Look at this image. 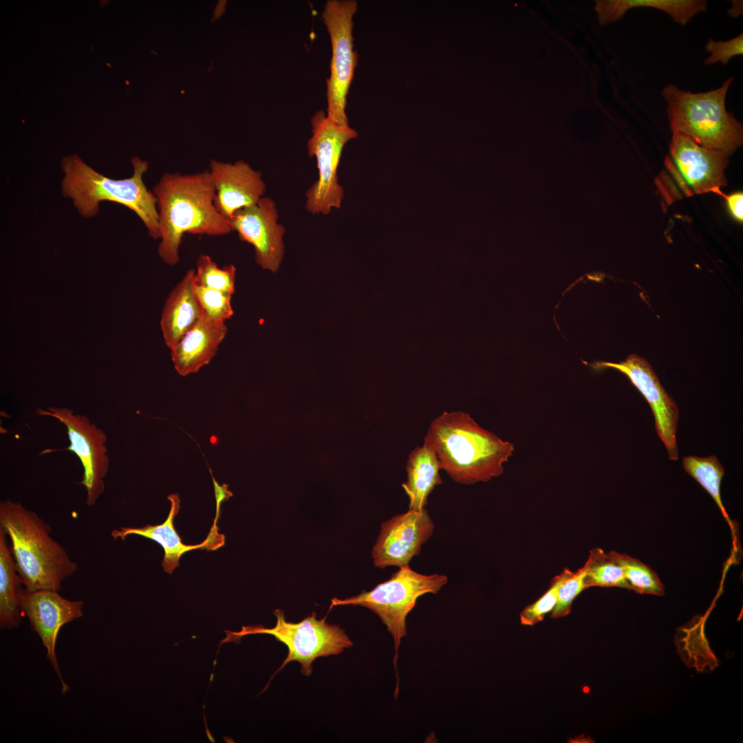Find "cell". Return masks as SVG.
<instances>
[{
    "instance_id": "cell-33",
    "label": "cell",
    "mask_w": 743,
    "mask_h": 743,
    "mask_svg": "<svg viewBox=\"0 0 743 743\" xmlns=\"http://www.w3.org/2000/svg\"><path fill=\"white\" fill-rule=\"evenodd\" d=\"M732 8L728 10V14L731 17L736 18L742 13V1H731Z\"/></svg>"
},
{
    "instance_id": "cell-13",
    "label": "cell",
    "mask_w": 743,
    "mask_h": 743,
    "mask_svg": "<svg viewBox=\"0 0 743 743\" xmlns=\"http://www.w3.org/2000/svg\"><path fill=\"white\" fill-rule=\"evenodd\" d=\"M434 524L425 508L410 510L385 521L372 549L376 567L408 565L432 535Z\"/></svg>"
},
{
    "instance_id": "cell-19",
    "label": "cell",
    "mask_w": 743,
    "mask_h": 743,
    "mask_svg": "<svg viewBox=\"0 0 743 743\" xmlns=\"http://www.w3.org/2000/svg\"><path fill=\"white\" fill-rule=\"evenodd\" d=\"M195 270L190 269L169 293L164 305L160 326L170 349L203 315L195 292Z\"/></svg>"
},
{
    "instance_id": "cell-27",
    "label": "cell",
    "mask_w": 743,
    "mask_h": 743,
    "mask_svg": "<svg viewBox=\"0 0 743 743\" xmlns=\"http://www.w3.org/2000/svg\"><path fill=\"white\" fill-rule=\"evenodd\" d=\"M195 292L202 313L213 320L225 321L233 314V294L195 284Z\"/></svg>"
},
{
    "instance_id": "cell-18",
    "label": "cell",
    "mask_w": 743,
    "mask_h": 743,
    "mask_svg": "<svg viewBox=\"0 0 743 743\" xmlns=\"http://www.w3.org/2000/svg\"><path fill=\"white\" fill-rule=\"evenodd\" d=\"M225 321L204 314L200 321L171 349L176 372L182 376L197 373L215 356L227 334Z\"/></svg>"
},
{
    "instance_id": "cell-10",
    "label": "cell",
    "mask_w": 743,
    "mask_h": 743,
    "mask_svg": "<svg viewBox=\"0 0 743 743\" xmlns=\"http://www.w3.org/2000/svg\"><path fill=\"white\" fill-rule=\"evenodd\" d=\"M36 413L54 418L65 427L69 445L65 449L73 452L80 460L83 467L80 484L86 491L85 503L89 506L94 505L105 491L104 480L109 471L105 433L86 416L75 413L67 407L39 409Z\"/></svg>"
},
{
    "instance_id": "cell-21",
    "label": "cell",
    "mask_w": 743,
    "mask_h": 743,
    "mask_svg": "<svg viewBox=\"0 0 743 743\" xmlns=\"http://www.w3.org/2000/svg\"><path fill=\"white\" fill-rule=\"evenodd\" d=\"M649 7L667 14L675 22L685 25L696 14L707 10L704 0H600L595 1L599 23L605 25L621 19L630 9Z\"/></svg>"
},
{
    "instance_id": "cell-3",
    "label": "cell",
    "mask_w": 743,
    "mask_h": 743,
    "mask_svg": "<svg viewBox=\"0 0 743 743\" xmlns=\"http://www.w3.org/2000/svg\"><path fill=\"white\" fill-rule=\"evenodd\" d=\"M0 528L10 548L22 584L28 591L61 589L62 582L77 570V564L51 535V527L21 503H0Z\"/></svg>"
},
{
    "instance_id": "cell-22",
    "label": "cell",
    "mask_w": 743,
    "mask_h": 743,
    "mask_svg": "<svg viewBox=\"0 0 743 743\" xmlns=\"http://www.w3.org/2000/svg\"><path fill=\"white\" fill-rule=\"evenodd\" d=\"M6 534L0 528V626L1 629L17 627L21 621L19 592L23 586L8 545Z\"/></svg>"
},
{
    "instance_id": "cell-28",
    "label": "cell",
    "mask_w": 743,
    "mask_h": 743,
    "mask_svg": "<svg viewBox=\"0 0 743 743\" xmlns=\"http://www.w3.org/2000/svg\"><path fill=\"white\" fill-rule=\"evenodd\" d=\"M585 573L584 566L576 572L567 568L566 576L558 590L556 605L551 612L552 618L563 617L570 612L573 601L585 589Z\"/></svg>"
},
{
    "instance_id": "cell-6",
    "label": "cell",
    "mask_w": 743,
    "mask_h": 743,
    "mask_svg": "<svg viewBox=\"0 0 743 743\" xmlns=\"http://www.w3.org/2000/svg\"><path fill=\"white\" fill-rule=\"evenodd\" d=\"M391 578L378 583L370 591L345 599L334 598L330 607L358 605L372 610L387 627L394 638V665L397 667L398 647L407 634L406 618L416 605L417 599L427 593L437 594L447 583L443 574H423L409 567L401 566Z\"/></svg>"
},
{
    "instance_id": "cell-26",
    "label": "cell",
    "mask_w": 743,
    "mask_h": 743,
    "mask_svg": "<svg viewBox=\"0 0 743 743\" xmlns=\"http://www.w3.org/2000/svg\"><path fill=\"white\" fill-rule=\"evenodd\" d=\"M235 273L236 268L233 265L221 268L209 255H202L195 270V284L233 294Z\"/></svg>"
},
{
    "instance_id": "cell-29",
    "label": "cell",
    "mask_w": 743,
    "mask_h": 743,
    "mask_svg": "<svg viewBox=\"0 0 743 743\" xmlns=\"http://www.w3.org/2000/svg\"><path fill=\"white\" fill-rule=\"evenodd\" d=\"M567 574V568L552 579L550 588L537 601L524 609L520 614V621L524 625H534L541 621L546 614L554 609L558 590Z\"/></svg>"
},
{
    "instance_id": "cell-5",
    "label": "cell",
    "mask_w": 743,
    "mask_h": 743,
    "mask_svg": "<svg viewBox=\"0 0 743 743\" xmlns=\"http://www.w3.org/2000/svg\"><path fill=\"white\" fill-rule=\"evenodd\" d=\"M734 80L706 92L692 93L669 84L661 91L667 104L672 132L684 134L708 149L731 155L742 145V124L726 110L727 91Z\"/></svg>"
},
{
    "instance_id": "cell-16",
    "label": "cell",
    "mask_w": 743,
    "mask_h": 743,
    "mask_svg": "<svg viewBox=\"0 0 743 743\" xmlns=\"http://www.w3.org/2000/svg\"><path fill=\"white\" fill-rule=\"evenodd\" d=\"M209 171L215 187V206L229 220L239 210L255 204L266 191L261 173L242 160L232 164L213 160Z\"/></svg>"
},
{
    "instance_id": "cell-30",
    "label": "cell",
    "mask_w": 743,
    "mask_h": 743,
    "mask_svg": "<svg viewBox=\"0 0 743 743\" xmlns=\"http://www.w3.org/2000/svg\"><path fill=\"white\" fill-rule=\"evenodd\" d=\"M704 49L711 54L704 60V65H713L718 62H720L724 65H727L733 56L742 55L743 34L742 33L726 41H715L709 39Z\"/></svg>"
},
{
    "instance_id": "cell-4",
    "label": "cell",
    "mask_w": 743,
    "mask_h": 743,
    "mask_svg": "<svg viewBox=\"0 0 743 743\" xmlns=\"http://www.w3.org/2000/svg\"><path fill=\"white\" fill-rule=\"evenodd\" d=\"M131 162L132 175L115 180L98 173L76 154L64 157L63 195L72 199L80 215L87 218L98 214L101 202L122 204L138 215L151 237L160 238L156 199L143 181L149 163L137 156Z\"/></svg>"
},
{
    "instance_id": "cell-17",
    "label": "cell",
    "mask_w": 743,
    "mask_h": 743,
    "mask_svg": "<svg viewBox=\"0 0 743 743\" xmlns=\"http://www.w3.org/2000/svg\"><path fill=\"white\" fill-rule=\"evenodd\" d=\"M167 499L171 502V508L164 522L156 525L147 524L139 528L122 527L120 530H113L111 536L115 539L120 538L124 541L128 535H136L157 542L164 550L162 562L163 570L171 574L180 566V559L183 554L195 549L215 550L224 545L225 537L218 532L219 528L217 526L213 525L206 539L202 543L196 545L183 543L173 524L180 508V497L177 494L173 493L169 495Z\"/></svg>"
},
{
    "instance_id": "cell-31",
    "label": "cell",
    "mask_w": 743,
    "mask_h": 743,
    "mask_svg": "<svg viewBox=\"0 0 743 743\" xmlns=\"http://www.w3.org/2000/svg\"><path fill=\"white\" fill-rule=\"evenodd\" d=\"M717 194L722 195L725 198L727 206L734 218L739 222H742L743 219V194L742 192H737L731 195H725L722 193L720 190L715 192Z\"/></svg>"
},
{
    "instance_id": "cell-12",
    "label": "cell",
    "mask_w": 743,
    "mask_h": 743,
    "mask_svg": "<svg viewBox=\"0 0 743 743\" xmlns=\"http://www.w3.org/2000/svg\"><path fill=\"white\" fill-rule=\"evenodd\" d=\"M19 601L21 611L46 649V658L56 673L65 693L69 688L60 671L55 653L56 638L62 626L83 616V601L68 600L58 591H28L24 587L20 590Z\"/></svg>"
},
{
    "instance_id": "cell-23",
    "label": "cell",
    "mask_w": 743,
    "mask_h": 743,
    "mask_svg": "<svg viewBox=\"0 0 743 743\" xmlns=\"http://www.w3.org/2000/svg\"><path fill=\"white\" fill-rule=\"evenodd\" d=\"M585 589L592 586L618 587L628 589L623 570L612 551L605 553L601 548L590 551L584 564Z\"/></svg>"
},
{
    "instance_id": "cell-14",
    "label": "cell",
    "mask_w": 743,
    "mask_h": 743,
    "mask_svg": "<svg viewBox=\"0 0 743 743\" xmlns=\"http://www.w3.org/2000/svg\"><path fill=\"white\" fill-rule=\"evenodd\" d=\"M277 219L275 203L267 197L239 210L230 219L239 239L253 246L257 263L273 272L279 269L283 255L285 229Z\"/></svg>"
},
{
    "instance_id": "cell-11",
    "label": "cell",
    "mask_w": 743,
    "mask_h": 743,
    "mask_svg": "<svg viewBox=\"0 0 743 743\" xmlns=\"http://www.w3.org/2000/svg\"><path fill=\"white\" fill-rule=\"evenodd\" d=\"M595 370L612 368L626 375L649 404L655 419L657 433L667 449L669 458L676 460L678 451L676 430L678 408L660 384L649 363L643 358L631 354L619 363L598 361L590 365Z\"/></svg>"
},
{
    "instance_id": "cell-20",
    "label": "cell",
    "mask_w": 743,
    "mask_h": 743,
    "mask_svg": "<svg viewBox=\"0 0 743 743\" xmlns=\"http://www.w3.org/2000/svg\"><path fill=\"white\" fill-rule=\"evenodd\" d=\"M440 469L436 454L427 442L411 452L406 466L407 480L402 484L409 497V509L424 508L429 494L442 484Z\"/></svg>"
},
{
    "instance_id": "cell-8",
    "label": "cell",
    "mask_w": 743,
    "mask_h": 743,
    "mask_svg": "<svg viewBox=\"0 0 743 743\" xmlns=\"http://www.w3.org/2000/svg\"><path fill=\"white\" fill-rule=\"evenodd\" d=\"M312 136L307 147L314 156L319 178L306 192V208L312 214H327L339 208L343 190L338 180V166L345 144L357 136L354 129L330 120L323 111L312 118Z\"/></svg>"
},
{
    "instance_id": "cell-1",
    "label": "cell",
    "mask_w": 743,
    "mask_h": 743,
    "mask_svg": "<svg viewBox=\"0 0 743 743\" xmlns=\"http://www.w3.org/2000/svg\"><path fill=\"white\" fill-rule=\"evenodd\" d=\"M158 211L162 261L175 266L184 233L224 235L230 221L215 206V187L209 171L193 174L165 173L153 189Z\"/></svg>"
},
{
    "instance_id": "cell-9",
    "label": "cell",
    "mask_w": 743,
    "mask_h": 743,
    "mask_svg": "<svg viewBox=\"0 0 743 743\" xmlns=\"http://www.w3.org/2000/svg\"><path fill=\"white\" fill-rule=\"evenodd\" d=\"M357 9L358 3L354 0H330L321 13L332 45L330 74L326 80L327 116L344 126L348 125L347 95L358 61L352 35L353 17Z\"/></svg>"
},
{
    "instance_id": "cell-32",
    "label": "cell",
    "mask_w": 743,
    "mask_h": 743,
    "mask_svg": "<svg viewBox=\"0 0 743 743\" xmlns=\"http://www.w3.org/2000/svg\"><path fill=\"white\" fill-rule=\"evenodd\" d=\"M209 471L211 472L212 479H213V484H214V491H215V499H216V514H215V519H214V521H213V524L217 525V520H218V519L219 517V514H220V506H221V504L223 502L227 500L229 497H232L233 493L230 491H228V486L227 484H224L223 485H219L217 483V482L215 480L214 477L212 475L211 470L210 468H209Z\"/></svg>"
},
{
    "instance_id": "cell-25",
    "label": "cell",
    "mask_w": 743,
    "mask_h": 743,
    "mask_svg": "<svg viewBox=\"0 0 743 743\" xmlns=\"http://www.w3.org/2000/svg\"><path fill=\"white\" fill-rule=\"evenodd\" d=\"M612 553L623 570L629 590L640 594L664 595V586L651 568L625 554L615 551Z\"/></svg>"
},
{
    "instance_id": "cell-15",
    "label": "cell",
    "mask_w": 743,
    "mask_h": 743,
    "mask_svg": "<svg viewBox=\"0 0 743 743\" xmlns=\"http://www.w3.org/2000/svg\"><path fill=\"white\" fill-rule=\"evenodd\" d=\"M672 133L670 154L691 191L715 193L726 185L724 170L729 155L701 147L680 133Z\"/></svg>"
},
{
    "instance_id": "cell-7",
    "label": "cell",
    "mask_w": 743,
    "mask_h": 743,
    "mask_svg": "<svg viewBox=\"0 0 743 743\" xmlns=\"http://www.w3.org/2000/svg\"><path fill=\"white\" fill-rule=\"evenodd\" d=\"M274 614L277 618L274 627L248 625L243 626L239 632L225 630L226 637L221 640L219 647L222 643H237L243 636L250 634H270L288 649L287 656L274 676L289 663L297 661L301 665L302 674L308 676L312 673V664L317 658L338 655L345 649L353 646L342 628L327 623L325 618L317 619L314 612L298 623L287 621L281 610H274Z\"/></svg>"
},
{
    "instance_id": "cell-24",
    "label": "cell",
    "mask_w": 743,
    "mask_h": 743,
    "mask_svg": "<svg viewBox=\"0 0 743 743\" xmlns=\"http://www.w3.org/2000/svg\"><path fill=\"white\" fill-rule=\"evenodd\" d=\"M682 465L685 471L709 493L723 516L728 519L720 495L724 469L718 459L715 455L705 457L689 455L683 457Z\"/></svg>"
},
{
    "instance_id": "cell-2",
    "label": "cell",
    "mask_w": 743,
    "mask_h": 743,
    "mask_svg": "<svg viewBox=\"0 0 743 743\" xmlns=\"http://www.w3.org/2000/svg\"><path fill=\"white\" fill-rule=\"evenodd\" d=\"M441 469L456 482H487L504 471L514 446L481 427L469 413L444 412L431 423L424 437Z\"/></svg>"
}]
</instances>
